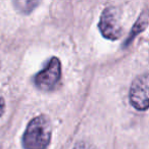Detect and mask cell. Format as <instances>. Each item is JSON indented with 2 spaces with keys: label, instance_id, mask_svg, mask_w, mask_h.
Masks as SVG:
<instances>
[{
  "label": "cell",
  "instance_id": "4",
  "mask_svg": "<svg viewBox=\"0 0 149 149\" xmlns=\"http://www.w3.org/2000/svg\"><path fill=\"white\" fill-rule=\"evenodd\" d=\"M148 74L137 77L130 89V102L136 109L146 110L148 108Z\"/></svg>",
  "mask_w": 149,
  "mask_h": 149
},
{
  "label": "cell",
  "instance_id": "3",
  "mask_svg": "<svg viewBox=\"0 0 149 149\" xmlns=\"http://www.w3.org/2000/svg\"><path fill=\"white\" fill-rule=\"evenodd\" d=\"M99 30L103 37L116 40L122 36V23L120 13L114 7H107L103 10L99 21Z\"/></svg>",
  "mask_w": 149,
  "mask_h": 149
},
{
  "label": "cell",
  "instance_id": "1",
  "mask_svg": "<svg viewBox=\"0 0 149 149\" xmlns=\"http://www.w3.org/2000/svg\"><path fill=\"white\" fill-rule=\"evenodd\" d=\"M51 123L46 116H38L29 123L23 137L26 149H46L51 140Z\"/></svg>",
  "mask_w": 149,
  "mask_h": 149
},
{
  "label": "cell",
  "instance_id": "5",
  "mask_svg": "<svg viewBox=\"0 0 149 149\" xmlns=\"http://www.w3.org/2000/svg\"><path fill=\"white\" fill-rule=\"evenodd\" d=\"M13 2L19 13L29 15L40 4L41 0H13Z\"/></svg>",
  "mask_w": 149,
  "mask_h": 149
},
{
  "label": "cell",
  "instance_id": "8",
  "mask_svg": "<svg viewBox=\"0 0 149 149\" xmlns=\"http://www.w3.org/2000/svg\"><path fill=\"white\" fill-rule=\"evenodd\" d=\"M4 110H5V101H4V98L2 96L0 95V116H2L4 113Z\"/></svg>",
  "mask_w": 149,
  "mask_h": 149
},
{
  "label": "cell",
  "instance_id": "7",
  "mask_svg": "<svg viewBox=\"0 0 149 149\" xmlns=\"http://www.w3.org/2000/svg\"><path fill=\"white\" fill-rule=\"evenodd\" d=\"M74 149H94V147L89 144H87V143L81 142V143H78V144L74 146Z\"/></svg>",
  "mask_w": 149,
  "mask_h": 149
},
{
  "label": "cell",
  "instance_id": "6",
  "mask_svg": "<svg viewBox=\"0 0 149 149\" xmlns=\"http://www.w3.org/2000/svg\"><path fill=\"white\" fill-rule=\"evenodd\" d=\"M146 27H147V15H146V11H145L144 15H141L140 19H139V21L136 23V25H135V28L132 30V34H131V36L129 37V39H128L129 41H131L132 37L134 38L136 34L140 33V32L143 31V30H144Z\"/></svg>",
  "mask_w": 149,
  "mask_h": 149
},
{
  "label": "cell",
  "instance_id": "2",
  "mask_svg": "<svg viewBox=\"0 0 149 149\" xmlns=\"http://www.w3.org/2000/svg\"><path fill=\"white\" fill-rule=\"evenodd\" d=\"M61 76V65L57 57H52L45 68L35 77V85L43 91H51L56 87Z\"/></svg>",
  "mask_w": 149,
  "mask_h": 149
}]
</instances>
